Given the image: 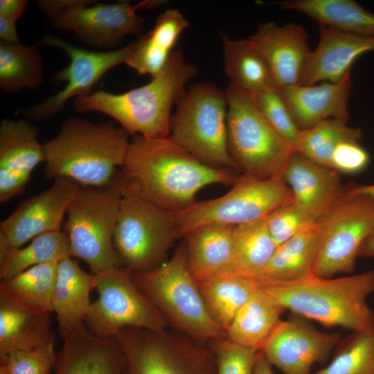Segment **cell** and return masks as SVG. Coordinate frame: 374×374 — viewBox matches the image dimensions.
<instances>
[{"instance_id": "cell-1", "label": "cell", "mask_w": 374, "mask_h": 374, "mask_svg": "<svg viewBox=\"0 0 374 374\" xmlns=\"http://www.w3.org/2000/svg\"><path fill=\"white\" fill-rule=\"evenodd\" d=\"M236 172L206 165L169 136L134 135L116 180L123 197L177 213L193 205L197 193L207 186H233L240 177Z\"/></svg>"}, {"instance_id": "cell-2", "label": "cell", "mask_w": 374, "mask_h": 374, "mask_svg": "<svg viewBox=\"0 0 374 374\" xmlns=\"http://www.w3.org/2000/svg\"><path fill=\"white\" fill-rule=\"evenodd\" d=\"M130 143L129 133L112 122L69 118L44 144L45 175L66 177L82 187H107L124 165Z\"/></svg>"}, {"instance_id": "cell-3", "label": "cell", "mask_w": 374, "mask_h": 374, "mask_svg": "<svg viewBox=\"0 0 374 374\" xmlns=\"http://www.w3.org/2000/svg\"><path fill=\"white\" fill-rule=\"evenodd\" d=\"M197 72L181 50H174L163 69L149 83L123 93L105 91L75 97L78 112H99L116 121L129 134L145 138L168 137L171 110L184 95L185 86Z\"/></svg>"}, {"instance_id": "cell-4", "label": "cell", "mask_w": 374, "mask_h": 374, "mask_svg": "<svg viewBox=\"0 0 374 374\" xmlns=\"http://www.w3.org/2000/svg\"><path fill=\"white\" fill-rule=\"evenodd\" d=\"M256 279L260 288L296 316L353 332L374 328V312L367 303L374 292V270L339 278L313 274L293 282Z\"/></svg>"}, {"instance_id": "cell-5", "label": "cell", "mask_w": 374, "mask_h": 374, "mask_svg": "<svg viewBox=\"0 0 374 374\" xmlns=\"http://www.w3.org/2000/svg\"><path fill=\"white\" fill-rule=\"evenodd\" d=\"M131 274L136 286L171 328L206 344L226 337L209 314L198 283L188 269L184 241L161 266Z\"/></svg>"}, {"instance_id": "cell-6", "label": "cell", "mask_w": 374, "mask_h": 374, "mask_svg": "<svg viewBox=\"0 0 374 374\" xmlns=\"http://www.w3.org/2000/svg\"><path fill=\"white\" fill-rule=\"evenodd\" d=\"M228 100V149L237 170L246 177H283L295 152L268 123L250 94L230 84Z\"/></svg>"}, {"instance_id": "cell-7", "label": "cell", "mask_w": 374, "mask_h": 374, "mask_svg": "<svg viewBox=\"0 0 374 374\" xmlns=\"http://www.w3.org/2000/svg\"><path fill=\"white\" fill-rule=\"evenodd\" d=\"M177 105L170 139L208 166L238 171L228 149L226 92L210 82H199Z\"/></svg>"}, {"instance_id": "cell-8", "label": "cell", "mask_w": 374, "mask_h": 374, "mask_svg": "<svg viewBox=\"0 0 374 374\" xmlns=\"http://www.w3.org/2000/svg\"><path fill=\"white\" fill-rule=\"evenodd\" d=\"M122 197L116 178L105 188L82 186L67 209L63 231L71 257L86 262L92 274L121 267L113 238Z\"/></svg>"}, {"instance_id": "cell-9", "label": "cell", "mask_w": 374, "mask_h": 374, "mask_svg": "<svg viewBox=\"0 0 374 374\" xmlns=\"http://www.w3.org/2000/svg\"><path fill=\"white\" fill-rule=\"evenodd\" d=\"M115 337L123 356L122 374H216L210 346L170 327L126 328Z\"/></svg>"}, {"instance_id": "cell-10", "label": "cell", "mask_w": 374, "mask_h": 374, "mask_svg": "<svg viewBox=\"0 0 374 374\" xmlns=\"http://www.w3.org/2000/svg\"><path fill=\"white\" fill-rule=\"evenodd\" d=\"M179 239L174 212L122 197L113 238L121 267L131 272L154 269L167 261L169 249Z\"/></svg>"}, {"instance_id": "cell-11", "label": "cell", "mask_w": 374, "mask_h": 374, "mask_svg": "<svg viewBox=\"0 0 374 374\" xmlns=\"http://www.w3.org/2000/svg\"><path fill=\"white\" fill-rule=\"evenodd\" d=\"M319 244L313 274L332 278L354 271L359 249L374 230V198L346 188L316 222Z\"/></svg>"}, {"instance_id": "cell-12", "label": "cell", "mask_w": 374, "mask_h": 374, "mask_svg": "<svg viewBox=\"0 0 374 374\" xmlns=\"http://www.w3.org/2000/svg\"><path fill=\"white\" fill-rule=\"evenodd\" d=\"M231 189L217 198L195 202L175 213L179 238L205 224L238 226L265 219L293 196L283 177L256 179L240 176Z\"/></svg>"}, {"instance_id": "cell-13", "label": "cell", "mask_w": 374, "mask_h": 374, "mask_svg": "<svg viewBox=\"0 0 374 374\" xmlns=\"http://www.w3.org/2000/svg\"><path fill=\"white\" fill-rule=\"evenodd\" d=\"M93 275L98 296L91 302L84 319L91 333L115 337L126 328L161 330L170 327L165 317L136 286L130 271L118 267Z\"/></svg>"}, {"instance_id": "cell-14", "label": "cell", "mask_w": 374, "mask_h": 374, "mask_svg": "<svg viewBox=\"0 0 374 374\" xmlns=\"http://www.w3.org/2000/svg\"><path fill=\"white\" fill-rule=\"evenodd\" d=\"M48 45L64 51L70 58V64L56 73L53 82H66L62 90L30 108L22 111L24 116L38 121L51 118L59 113L71 98L87 96L100 78L111 69L125 62L135 48L136 42L127 46L109 51H90L78 48L54 35H46L37 46Z\"/></svg>"}, {"instance_id": "cell-15", "label": "cell", "mask_w": 374, "mask_h": 374, "mask_svg": "<svg viewBox=\"0 0 374 374\" xmlns=\"http://www.w3.org/2000/svg\"><path fill=\"white\" fill-rule=\"evenodd\" d=\"M93 3L77 0L52 17L54 28L69 30L75 38L98 48H113L129 35H140L144 19L136 11L145 9V1L132 5L129 1L115 3Z\"/></svg>"}, {"instance_id": "cell-16", "label": "cell", "mask_w": 374, "mask_h": 374, "mask_svg": "<svg viewBox=\"0 0 374 374\" xmlns=\"http://www.w3.org/2000/svg\"><path fill=\"white\" fill-rule=\"evenodd\" d=\"M82 186L57 177L46 190L26 199L0 223V251L19 248L35 237L62 231L67 209Z\"/></svg>"}, {"instance_id": "cell-17", "label": "cell", "mask_w": 374, "mask_h": 374, "mask_svg": "<svg viewBox=\"0 0 374 374\" xmlns=\"http://www.w3.org/2000/svg\"><path fill=\"white\" fill-rule=\"evenodd\" d=\"M339 342V334L321 332L294 316L279 322L260 352L284 374H311Z\"/></svg>"}, {"instance_id": "cell-18", "label": "cell", "mask_w": 374, "mask_h": 374, "mask_svg": "<svg viewBox=\"0 0 374 374\" xmlns=\"http://www.w3.org/2000/svg\"><path fill=\"white\" fill-rule=\"evenodd\" d=\"M38 129L26 120L3 119L0 125V202L25 193L34 169L45 161Z\"/></svg>"}, {"instance_id": "cell-19", "label": "cell", "mask_w": 374, "mask_h": 374, "mask_svg": "<svg viewBox=\"0 0 374 374\" xmlns=\"http://www.w3.org/2000/svg\"><path fill=\"white\" fill-rule=\"evenodd\" d=\"M248 39L267 62L278 87L299 84L312 53L303 26L270 21L259 24Z\"/></svg>"}, {"instance_id": "cell-20", "label": "cell", "mask_w": 374, "mask_h": 374, "mask_svg": "<svg viewBox=\"0 0 374 374\" xmlns=\"http://www.w3.org/2000/svg\"><path fill=\"white\" fill-rule=\"evenodd\" d=\"M351 87L349 71L337 82H323L319 85L292 84L279 87V90L294 121L302 130L329 118L348 123Z\"/></svg>"}, {"instance_id": "cell-21", "label": "cell", "mask_w": 374, "mask_h": 374, "mask_svg": "<svg viewBox=\"0 0 374 374\" xmlns=\"http://www.w3.org/2000/svg\"><path fill=\"white\" fill-rule=\"evenodd\" d=\"M62 339L54 374H122L123 356L116 337L96 336L84 323Z\"/></svg>"}, {"instance_id": "cell-22", "label": "cell", "mask_w": 374, "mask_h": 374, "mask_svg": "<svg viewBox=\"0 0 374 374\" xmlns=\"http://www.w3.org/2000/svg\"><path fill=\"white\" fill-rule=\"evenodd\" d=\"M371 51H374V37L320 26L318 44L312 51L299 84L339 82L350 71L352 64L359 55Z\"/></svg>"}, {"instance_id": "cell-23", "label": "cell", "mask_w": 374, "mask_h": 374, "mask_svg": "<svg viewBox=\"0 0 374 374\" xmlns=\"http://www.w3.org/2000/svg\"><path fill=\"white\" fill-rule=\"evenodd\" d=\"M283 177L294 199L316 222L345 190L337 171L319 165L296 151L292 154Z\"/></svg>"}, {"instance_id": "cell-24", "label": "cell", "mask_w": 374, "mask_h": 374, "mask_svg": "<svg viewBox=\"0 0 374 374\" xmlns=\"http://www.w3.org/2000/svg\"><path fill=\"white\" fill-rule=\"evenodd\" d=\"M234 228L205 224L192 229L183 238L188 267L197 283L231 271Z\"/></svg>"}, {"instance_id": "cell-25", "label": "cell", "mask_w": 374, "mask_h": 374, "mask_svg": "<svg viewBox=\"0 0 374 374\" xmlns=\"http://www.w3.org/2000/svg\"><path fill=\"white\" fill-rule=\"evenodd\" d=\"M94 289L93 275L82 269L72 258L58 263L51 310L62 337L84 323Z\"/></svg>"}, {"instance_id": "cell-26", "label": "cell", "mask_w": 374, "mask_h": 374, "mask_svg": "<svg viewBox=\"0 0 374 374\" xmlns=\"http://www.w3.org/2000/svg\"><path fill=\"white\" fill-rule=\"evenodd\" d=\"M51 314L28 310L0 294V362L12 352L55 340Z\"/></svg>"}, {"instance_id": "cell-27", "label": "cell", "mask_w": 374, "mask_h": 374, "mask_svg": "<svg viewBox=\"0 0 374 374\" xmlns=\"http://www.w3.org/2000/svg\"><path fill=\"white\" fill-rule=\"evenodd\" d=\"M188 25L178 10H166L157 17L153 28L140 36L125 63L141 75H157L166 64L179 37Z\"/></svg>"}, {"instance_id": "cell-28", "label": "cell", "mask_w": 374, "mask_h": 374, "mask_svg": "<svg viewBox=\"0 0 374 374\" xmlns=\"http://www.w3.org/2000/svg\"><path fill=\"white\" fill-rule=\"evenodd\" d=\"M285 310L273 296L258 285L233 317L226 337L259 352L281 321Z\"/></svg>"}, {"instance_id": "cell-29", "label": "cell", "mask_w": 374, "mask_h": 374, "mask_svg": "<svg viewBox=\"0 0 374 374\" xmlns=\"http://www.w3.org/2000/svg\"><path fill=\"white\" fill-rule=\"evenodd\" d=\"M221 37L224 69L231 84L249 93L278 87L267 62L248 38Z\"/></svg>"}, {"instance_id": "cell-30", "label": "cell", "mask_w": 374, "mask_h": 374, "mask_svg": "<svg viewBox=\"0 0 374 374\" xmlns=\"http://www.w3.org/2000/svg\"><path fill=\"white\" fill-rule=\"evenodd\" d=\"M283 10L303 13L320 26L357 35L374 37V14L352 0H287L278 3Z\"/></svg>"}, {"instance_id": "cell-31", "label": "cell", "mask_w": 374, "mask_h": 374, "mask_svg": "<svg viewBox=\"0 0 374 374\" xmlns=\"http://www.w3.org/2000/svg\"><path fill=\"white\" fill-rule=\"evenodd\" d=\"M209 314L226 335L233 317L258 288L256 278L233 271L198 283Z\"/></svg>"}, {"instance_id": "cell-32", "label": "cell", "mask_w": 374, "mask_h": 374, "mask_svg": "<svg viewBox=\"0 0 374 374\" xmlns=\"http://www.w3.org/2000/svg\"><path fill=\"white\" fill-rule=\"evenodd\" d=\"M319 244L317 227L294 236L278 246L258 277L293 282L313 275Z\"/></svg>"}, {"instance_id": "cell-33", "label": "cell", "mask_w": 374, "mask_h": 374, "mask_svg": "<svg viewBox=\"0 0 374 374\" xmlns=\"http://www.w3.org/2000/svg\"><path fill=\"white\" fill-rule=\"evenodd\" d=\"M72 258L67 234L64 231L39 235L24 247L0 251V279L8 280L37 265Z\"/></svg>"}, {"instance_id": "cell-34", "label": "cell", "mask_w": 374, "mask_h": 374, "mask_svg": "<svg viewBox=\"0 0 374 374\" xmlns=\"http://www.w3.org/2000/svg\"><path fill=\"white\" fill-rule=\"evenodd\" d=\"M59 262L30 267L0 283V294L28 310L52 312L51 302Z\"/></svg>"}, {"instance_id": "cell-35", "label": "cell", "mask_w": 374, "mask_h": 374, "mask_svg": "<svg viewBox=\"0 0 374 374\" xmlns=\"http://www.w3.org/2000/svg\"><path fill=\"white\" fill-rule=\"evenodd\" d=\"M277 247L265 219L235 226L231 271L258 278L269 262Z\"/></svg>"}, {"instance_id": "cell-36", "label": "cell", "mask_w": 374, "mask_h": 374, "mask_svg": "<svg viewBox=\"0 0 374 374\" xmlns=\"http://www.w3.org/2000/svg\"><path fill=\"white\" fill-rule=\"evenodd\" d=\"M44 82L42 57L35 46L0 42V87L7 93L35 89Z\"/></svg>"}, {"instance_id": "cell-37", "label": "cell", "mask_w": 374, "mask_h": 374, "mask_svg": "<svg viewBox=\"0 0 374 374\" xmlns=\"http://www.w3.org/2000/svg\"><path fill=\"white\" fill-rule=\"evenodd\" d=\"M362 137L360 129L350 127L346 122L329 118L301 130L294 150L319 165L331 168L332 156L337 145L348 141L359 142Z\"/></svg>"}, {"instance_id": "cell-38", "label": "cell", "mask_w": 374, "mask_h": 374, "mask_svg": "<svg viewBox=\"0 0 374 374\" xmlns=\"http://www.w3.org/2000/svg\"><path fill=\"white\" fill-rule=\"evenodd\" d=\"M338 348L330 363L316 374H374V328L353 332Z\"/></svg>"}, {"instance_id": "cell-39", "label": "cell", "mask_w": 374, "mask_h": 374, "mask_svg": "<svg viewBox=\"0 0 374 374\" xmlns=\"http://www.w3.org/2000/svg\"><path fill=\"white\" fill-rule=\"evenodd\" d=\"M265 222L277 246L298 234L316 228V220L294 199L273 211L265 218Z\"/></svg>"}, {"instance_id": "cell-40", "label": "cell", "mask_w": 374, "mask_h": 374, "mask_svg": "<svg viewBox=\"0 0 374 374\" xmlns=\"http://www.w3.org/2000/svg\"><path fill=\"white\" fill-rule=\"evenodd\" d=\"M249 94L268 123L294 149L301 130L294 121L279 87Z\"/></svg>"}, {"instance_id": "cell-41", "label": "cell", "mask_w": 374, "mask_h": 374, "mask_svg": "<svg viewBox=\"0 0 374 374\" xmlns=\"http://www.w3.org/2000/svg\"><path fill=\"white\" fill-rule=\"evenodd\" d=\"M208 345L217 364L216 374H253L258 351L237 344L227 337L213 340Z\"/></svg>"}, {"instance_id": "cell-42", "label": "cell", "mask_w": 374, "mask_h": 374, "mask_svg": "<svg viewBox=\"0 0 374 374\" xmlns=\"http://www.w3.org/2000/svg\"><path fill=\"white\" fill-rule=\"evenodd\" d=\"M55 340L34 348L10 353L1 363L9 374H49L56 362Z\"/></svg>"}, {"instance_id": "cell-43", "label": "cell", "mask_w": 374, "mask_h": 374, "mask_svg": "<svg viewBox=\"0 0 374 374\" xmlns=\"http://www.w3.org/2000/svg\"><path fill=\"white\" fill-rule=\"evenodd\" d=\"M369 162V154L359 142L348 141L339 143L335 148L330 167L338 172L355 175L364 170Z\"/></svg>"}, {"instance_id": "cell-44", "label": "cell", "mask_w": 374, "mask_h": 374, "mask_svg": "<svg viewBox=\"0 0 374 374\" xmlns=\"http://www.w3.org/2000/svg\"><path fill=\"white\" fill-rule=\"evenodd\" d=\"M28 1L26 0H1L0 17L16 22L26 10Z\"/></svg>"}, {"instance_id": "cell-45", "label": "cell", "mask_w": 374, "mask_h": 374, "mask_svg": "<svg viewBox=\"0 0 374 374\" xmlns=\"http://www.w3.org/2000/svg\"><path fill=\"white\" fill-rule=\"evenodd\" d=\"M0 38L8 43H19L15 22L0 17Z\"/></svg>"}, {"instance_id": "cell-46", "label": "cell", "mask_w": 374, "mask_h": 374, "mask_svg": "<svg viewBox=\"0 0 374 374\" xmlns=\"http://www.w3.org/2000/svg\"><path fill=\"white\" fill-rule=\"evenodd\" d=\"M253 374H274L271 365L260 351L256 357Z\"/></svg>"}, {"instance_id": "cell-47", "label": "cell", "mask_w": 374, "mask_h": 374, "mask_svg": "<svg viewBox=\"0 0 374 374\" xmlns=\"http://www.w3.org/2000/svg\"><path fill=\"white\" fill-rule=\"evenodd\" d=\"M359 257H374V230L362 245Z\"/></svg>"}, {"instance_id": "cell-48", "label": "cell", "mask_w": 374, "mask_h": 374, "mask_svg": "<svg viewBox=\"0 0 374 374\" xmlns=\"http://www.w3.org/2000/svg\"><path fill=\"white\" fill-rule=\"evenodd\" d=\"M346 189L355 194H361L369 196L374 198V184L372 185H357L353 184L348 187H346Z\"/></svg>"}, {"instance_id": "cell-49", "label": "cell", "mask_w": 374, "mask_h": 374, "mask_svg": "<svg viewBox=\"0 0 374 374\" xmlns=\"http://www.w3.org/2000/svg\"><path fill=\"white\" fill-rule=\"evenodd\" d=\"M0 374H9L6 366L2 364L0 365Z\"/></svg>"}]
</instances>
